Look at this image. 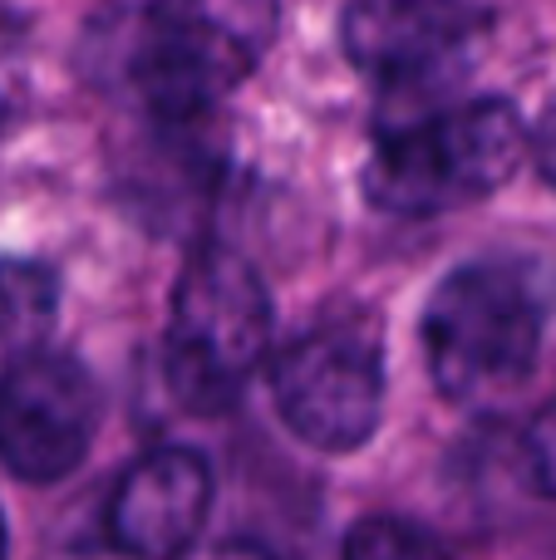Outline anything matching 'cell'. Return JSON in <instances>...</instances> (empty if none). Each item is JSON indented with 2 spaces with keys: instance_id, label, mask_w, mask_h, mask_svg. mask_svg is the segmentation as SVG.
I'll return each instance as SVG.
<instances>
[{
  "instance_id": "6da1fadb",
  "label": "cell",
  "mask_w": 556,
  "mask_h": 560,
  "mask_svg": "<svg viewBox=\"0 0 556 560\" xmlns=\"http://www.w3.org/2000/svg\"><path fill=\"white\" fill-rule=\"evenodd\" d=\"M518 104L463 98L424 114L384 118L364 167V197L394 217H439L502 192L528 158Z\"/></svg>"
},
{
  "instance_id": "7a4b0ae2",
  "label": "cell",
  "mask_w": 556,
  "mask_h": 560,
  "mask_svg": "<svg viewBox=\"0 0 556 560\" xmlns=\"http://www.w3.org/2000/svg\"><path fill=\"white\" fill-rule=\"evenodd\" d=\"M276 35V0H163L124 39V79L163 128H187L236 89Z\"/></svg>"
},
{
  "instance_id": "3957f363",
  "label": "cell",
  "mask_w": 556,
  "mask_h": 560,
  "mask_svg": "<svg viewBox=\"0 0 556 560\" xmlns=\"http://www.w3.org/2000/svg\"><path fill=\"white\" fill-rule=\"evenodd\" d=\"M424 354L449 404L483 408L522 384L542 354V300L512 261H473L433 285Z\"/></svg>"
},
{
  "instance_id": "277c9868",
  "label": "cell",
  "mask_w": 556,
  "mask_h": 560,
  "mask_svg": "<svg viewBox=\"0 0 556 560\" xmlns=\"http://www.w3.org/2000/svg\"><path fill=\"white\" fill-rule=\"evenodd\" d=\"M271 354V295L252 261L227 246H202L173 285L163 335V374L177 404L222 413L246 394Z\"/></svg>"
},
{
  "instance_id": "5b68a950",
  "label": "cell",
  "mask_w": 556,
  "mask_h": 560,
  "mask_svg": "<svg viewBox=\"0 0 556 560\" xmlns=\"http://www.w3.org/2000/svg\"><path fill=\"white\" fill-rule=\"evenodd\" d=\"M281 423L321 453H355L384 413V354L364 319H315L305 335L266 354Z\"/></svg>"
},
{
  "instance_id": "8992f818",
  "label": "cell",
  "mask_w": 556,
  "mask_h": 560,
  "mask_svg": "<svg viewBox=\"0 0 556 560\" xmlns=\"http://www.w3.org/2000/svg\"><path fill=\"white\" fill-rule=\"evenodd\" d=\"M104 398L79 359L25 349L0 369V463L30 487L65 482L89 457Z\"/></svg>"
},
{
  "instance_id": "52a82bcc",
  "label": "cell",
  "mask_w": 556,
  "mask_h": 560,
  "mask_svg": "<svg viewBox=\"0 0 556 560\" xmlns=\"http://www.w3.org/2000/svg\"><path fill=\"white\" fill-rule=\"evenodd\" d=\"M483 30L488 10L478 0H350L340 20L350 65L384 79L399 104L449 84Z\"/></svg>"
},
{
  "instance_id": "ba28073f",
  "label": "cell",
  "mask_w": 556,
  "mask_h": 560,
  "mask_svg": "<svg viewBox=\"0 0 556 560\" xmlns=\"http://www.w3.org/2000/svg\"><path fill=\"white\" fill-rule=\"evenodd\" d=\"M212 512V467L193 447L143 453L108 497V541L128 556H177L197 541Z\"/></svg>"
},
{
  "instance_id": "9c48e42d",
  "label": "cell",
  "mask_w": 556,
  "mask_h": 560,
  "mask_svg": "<svg viewBox=\"0 0 556 560\" xmlns=\"http://www.w3.org/2000/svg\"><path fill=\"white\" fill-rule=\"evenodd\" d=\"M55 310V276L30 261H0V339L45 325Z\"/></svg>"
},
{
  "instance_id": "30bf717a",
  "label": "cell",
  "mask_w": 556,
  "mask_h": 560,
  "mask_svg": "<svg viewBox=\"0 0 556 560\" xmlns=\"http://www.w3.org/2000/svg\"><path fill=\"white\" fill-rule=\"evenodd\" d=\"M439 536H429L419 522H394V516H374L360 522L345 536V556L355 560H409V556H439Z\"/></svg>"
},
{
  "instance_id": "8fae6325",
  "label": "cell",
  "mask_w": 556,
  "mask_h": 560,
  "mask_svg": "<svg viewBox=\"0 0 556 560\" xmlns=\"http://www.w3.org/2000/svg\"><path fill=\"white\" fill-rule=\"evenodd\" d=\"M518 463H522V482L537 497L556 502V394L528 418V428L518 438Z\"/></svg>"
},
{
  "instance_id": "7c38bea8",
  "label": "cell",
  "mask_w": 556,
  "mask_h": 560,
  "mask_svg": "<svg viewBox=\"0 0 556 560\" xmlns=\"http://www.w3.org/2000/svg\"><path fill=\"white\" fill-rule=\"evenodd\" d=\"M528 148L537 153V167H542V177L547 183H556V108L547 118H542V128L537 133H528Z\"/></svg>"
},
{
  "instance_id": "4fadbf2b",
  "label": "cell",
  "mask_w": 556,
  "mask_h": 560,
  "mask_svg": "<svg viewBox=\"0 0 556 560\" xmlns=\"http://www.w3.org/2000/svg\"><path fill=\"white\" fill-rule=\"evenodd\" d=\"M5 546H10V536H5V516H0V556H5Z\"/></svg>"
},
{
  "instance_id": "5bb4252c",
  "label": "cell",
  "mask_w": 556,
  "mask_h": 560,
  "mask_svg": "<svg viewBox=\"0 0 556 560\" xmlns=\"http://www.w3.org/2000/svg\"><path fill=\"white\" fill-rule=\"evenodd\" d=\"M0 133H5V98H0Z\"/></svg>"
}]
</instances>
